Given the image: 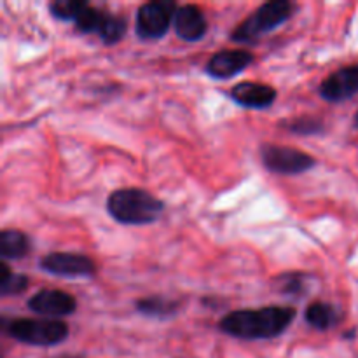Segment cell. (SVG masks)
Returning <instances> with one entry per match:
<instances>
[{
    "mask_svg": "<svg viewBox=\"0 0 358 358\" xmlns=\"http://www.w3.org/2000/svg\"><path fill=\"white\" fill-rule=\"evenodd\" d=\"M296 310L289 306H266L259 310H238L219 322V329L238 339H273L290 327Z\"/></svg>",
    "mask_w": 358,
    "mask_h": 358,
    "instance_id": "cell-1",
    "label": "cell"
},
{
    "mask_svg": "<svg viewBox=\"0 0 358 358\" xmlns=\"http://www.w3.org/2000/svg\"><path fill=\"white\" fill-rule=\"evenodd\" d=\"M164 210V203L143 189H117L107 198L108 215L124 226H147L156 222Z\"/></svg>",
    "mask_w": 358,
    "mask_h": 358,
    "instance_id": "cell-2",
    "label": "cell"
},
{
    "mask_svg": "<svg viewBox=\"0 0 358 358\" xmlns=\"http://www.w3.org/2000/svg\"><path fill=\"white\" fill-rule=\"evenodd\" d=\"M3 332L30 346H56L69 338V325L58 318H16L2 325Z\"/></svg>",
    "mask_w": 358,
    "mask_h": 358,
    "instance_id": "cell-3",
    "label": "cell"
},
{
    "mask_svg": "<svg viewBox=\"0 0 358 358\" xmlns=\"http://www.w3.org/2000/svg\"><path fill=\"white\" fill-rule=\"evenodd\" d=\"M292 13L294 3L287 0H271V2L262 3L257 10H254L247 20H243L234 28L231 38L234 42L257 41L262 35L282 27L287 20H290Z\"/></svg>",
    "mask_w": 358,
    "mask_h": 358,
    "instance_id": "cell-4",
    "label": "cell"
},
{
    "mask_svg": "<svg viewBox=\"0 0 358 358\" xmlns=\"http://www.w3.org/2000/svg\"><path fill=\"white\" fill-rule=\"evenodd\" d=\"M178 6L170 0H152L138 7L136 13V35L142 41L163 38L170 30Z\"/></svg>",
    "mask_w": 358,
    "mask_h": 358,
    "instance_id": "cell-5",
    "label": "cell"
},
{
    "mask_svg": "<svg viewBox=\"0 0 358 358\" xmlns=\"http://www.w3.org/2000/svg\"><path fill=\"white\" fill-rule=\"evenodd\" d=\"M261 159L269 171L280 175H299L317 164V159L310 154L296 147L275 145V143H264L261 147Z\"/></svg>",
    "mask_w": 358,
    "mask_h": 358,
    "instance_id": "cell-6",
    "label": "cell"
},
{
    "mask_svg": "<svg viewBox=\"0 0 358 358\" xmlns=\"http://www.w3.org/2000/svg\"><path fill=\"white\" fill-rule=\"evenodd\" d=\"M42 271L65 278H84L96 273V264L93 259L83 254L72 252H51L38 261Z\"/></svg>",
    "mask_w": 358,
    "mask_h": 358,
    "instance_id": "cell-7",
    "label": "cell"
},
{
    "mask_svg": "<svg viewBox=\"0 0 358 358\" xmlns=\"http://www.w3.org/2000/svg\"><path fill=\"white\" fill-rule=\"evenodd\" d=\"M28 310L48 318H59L73 315L77 310L76 297L58 289H42L35 292L27 303Z\"/></svg>",
    "mask_w": 358,
    "mask_h": 358,
    "instance_id": "cell-8",
    "label": "cell"
},
{
    "mask_svg": "<svg viewBox=\"0 0 358 358\" xmlns=\"http://www.w3.org/2000/svg\"><path fill=\"white\" fill-rule=\"evenodd\" d=\"M318 93L327 101H345L358 93V65L343 66L324 79Z\"/></svg>",
    "mask_w": 358,
    "mask_h": 358,
    "instance_id": "cell-9",
    "label": "cell"
},
{
    "mask_svg": "<svg viewBox=\"0 0 358 358\" xmlns=\"http://www.w3.org/2000/svg\"><path fill=\"white\" fill-rule=\"evenodd\" d=\"M254 62V55L245 49H224L206 63V73L213 79H231L243 72Z\"/></svg>",
    "mask_w": 358,
    "mask_h": 358,
    "instance_id": "cell-10",
    "label": "cell"
},
{
    "mask_svg": "<svg viewBox=\"0 0 358 358\" xmlns=\"http://www.w3.org/2000/svg\"><path fill=\"white\" fill-rule=\"evenodd\" d=\"M175 31L185 42H198L208 31V21L198 6H178L173 20Z\"/></svg>",
    "mask_w": 358,
    "mask_h": 358,
    "instance_id": "cell-11",
    "label": "cell"
},
{
    "mask_svg": "<svg viewBox=\"0 0 358 358\" xmlns=\"http://www.w3.org/2000/svg\"><path fill=\"white\" fill-rule=\"evenodd\" d=\"M229 96L233 98L234 103L241 105V107L262 110V108H268L275 103L276 90L269 84L245 80V83H238L229 91Z\"/></svg>",
    "mask_w": 358,
    "mask_h": 358,
    "instance_id": "cell-12",
    "label": "cell"
},
{
    "mask_svg": "<svg viewBox=\"0 0 358 358\" xmlns=\"http://www.w3.org/2000/svg\"><path fill=\"white\" fill-rule=\"evenodd\" d=\"M339 317L341 315H339L338 308L329 303H322V301L311 303L306 308V313H304L308 325H311L317 331H329V329L338 324Z\"/></svg>",
    "mask_w": 358,
    "mask_h": 358,
    "instance_id": "cell-13",
    "label": "cell"
},
{
    "mask_svg": "<svg viewBox=\"0 0 358 358\" xmlns=\"http://www.w3.org/2000/svg\"><path fill=\"white\" fill-rule=\"evenodd\" d=\"M136 310L150 318H170L180 310V303L163 296H150L136 301Z\"/></svg>",
    "mask_w": 358,
    "mask_h": 358,
    "instance_id": "cell-14",
    "label": "cell"
},
{
    "mask_svg": "<svg viewBox=\"0 0 358 358\" xmlns=\"http://www.w3.org/2000/svg\"><path fill=\"white\" fill-rule=\"evenodd\" d=\"M30 252V238L17 229L0 233V254L3 259H21Z\"/></svg>",
    "mask_w": 358,
    "mask_h": 358,
    "instance_id": "cell-15",
    "label": "cell"
},
{
    "mask_svg": "<svg viewBox=\"0 0 358 358\" xmlns=\"http://www.w3.org/2000/svg\"><path fill=\"white\" fill-rule=\"evenodd\" d=\"M2 275H0V294L3 297L9 296H20L21 292L28 289L30 280L24 275H17V273H10L9 266L2 262Z\"/></svg>",
    "mask_w": 358,
    "mask_h": 358,
    "instance_id": "cell-16",
    "label": "cell"
},
{
    "mask_svg": "<svg viewBox=\"0 0 358 358\" xmlns=\"http://www.w3.org/2000/svg\"><path fill=\"white\" fill-rule=\"evenodd\" d=\"M128 28V21L115 14H105V20L101 23L100 30H98V37L105 42V44H115L121 41Z\"/></svg>",
    "mask_w": 358,
    "mask_h": 358,
    "instance_id": "cell-17",
    "label": "cell"
},
{
    "mask_svg": "<svg viewBox=\"0 0 358 358\" xmlns=\"http://www.w3.org/2000/svg\"><path fill=\"white\" fill-rule=\"evenodd\" d=\"M86 7L87 2H84V0H55V2L49 3V13L59 21H73L76 23L79 14Z\"/></svg>",
    "mask_w": 358,
    "mask_h": 358,
    "instance_id": "cell-18",
    "label": "cell"
},
{
    "mask_svg": "<svg viewBox=\"0 0 358 358\" xmlns=\"http://www.w3.org/2000/svg\"><path fill=\"white\" fill-rule=\"evenodd\" d=\"M105 14L101 9H98V7H93L87 3L86 9L83 10V13L79 14V17L76 20V27L77 30L80 31V34H96L98 35V30H100L101 23H103L105 20Z\"/></svg>",
    "mask_w": 358,
    "mask_h": 358,
    "instance_id": "cell-19",
    "label": "cell"
},
{
    "mask_svg": "<svg viewBox=\"0 0 358 358\" xmlns=\"http://www.w3.org/2000/svg\"><path fill=\"white\" fill-rule=\"evenodd\" d=\"M276 287L283 296H299L304 290V276L297 273L283 275L276 278Z\"/></svg>",
    "mask_w": 358,
    "mask_h": 358,
    "instance_id": "cell-20",
    "label": "cell"
},
{
    "mask_svg": "<svg viewBox=\"0 0 358 358\" xmlns=\"http://www.w3.org/2000/svg\"><path fill=\"white\" fill-rule=\"evenodd\" d=\"M322 128H324V124H322L320 119L311 117V115L294 119L289 126L290 131L299 133V135H317V133L322 131Z\"/></svg>",
    "mask_w": 358,
    "mask_h": 358,
    "instance_id": "cell-21",
    "label": "cell"
},
{
    "mask_svg": "<svg viewBox=\"0 0 358 358\" xmlns=\"http://www.w3.org/2000/svg\"><path fill=\"white\" fill-rule=\"evenodd\" d=\"M355 122H357V126H358V114H357V117H355Z\"/></svg>",
    "mask_w": 358,
    "mask_h": 358,
    "instance_id": "cell-22",
    "label": "cell"
},
{
    "mask_svg": "<svg viewBox=\"0 0 358 358\" xmlns=\"http://www.w3.org/2000/svg\"><path fill=\"white\" fill-rule=\"evenodd\" d=\"M63 358H73V357H63Z\"/></svg>",
    "mask_w": 358,
    "mask_h": 358,
    "instance_id": "cell-23",
    "label": "cell"
}]
</instances>
